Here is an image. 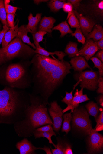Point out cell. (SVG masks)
<instances>
[{"label": "cell", "instance_id": "ffe728a7", "mask_svg": "<svg viewBox=\"0 0 103 154\" xmlns=\"http://www.w3.org/2000/svg\"><path fill=\"white\" fill-rule=\"evenodd\" d=\"M52 30L59 31L61 34L60 38L63 37L68 34H72L73 32V31L70 29L66 21H63L53 27Z\"/></svg>", "mask_w": 103, "mask_h": 154}, {"label": "cell", "instance_id": "816d5d0a", "mask_svg": "<svg viewBox=\"0 0 103 154\" xmlns=\"http://www.w3.org/2000/svg\"><path fill=\"white\" fill-rule=\"evenodd\" d=\"M1 29V24H0V30Z\"/></svg>", "mask_w": 103, "mask_h": 154}, {"label": "cell", "instance_id": "f1b7e54d", "mask_svg": "<svg viewBox=\"0 0 103 154\" xmlns=\"http://www.w3.org/2000/svg\"><path fill=\"white\" fill-rule=\"evenodd\" d=\"M0 20L4 25L8 26L7 20V13L5 7L4 2L3 0H0Z\"/></svg>", "mask_w": 103, "mask_h": 154}, {"label": "cell", "instance_id": "f6af8a7d", "mask_svg": "<svg viewBox=\"0 0 103 154\" xmlns=\"http://www.w3.org/2000/svg\"><path fill=\"white\" fill-rule=\"evenodd\" d=\"M90 100V99L88 98L87 94L83 95V94L80 96L79 103L86 102Z\"/></svg>", "mask_w": 103, "mask_h": 154}, {"label": "cell", "instance_id": "7dc6e473", "mask_svg": "<svg viewBox=\"0 0 103 154\" xmlns=\"http://www.w3.org/2000/svg\"><path fill=\"white\" fill-rule=\"evenodd\" d=\"M97 46L100 50H103V37L97 42Z\"/></svg>", "mask_w": 103, "mask_h": 154}, {"label": "cell", "instance_id": "74e56055", "mask_svg": "<svg viewBox=\"0 0 103 154\" xmlns=\"http://www.w3.org/2000/svg\"><path fill=\"white\" fill-rule=\"evenodd\" d=\"M81 1V0H68L67 2L70 3L73 6V9H75L74 10L77 11L80 6Z\"/></svg>", "mask_w": 103, "mask_h": 154}, {"label": "cell", "instance_id": "f35d334b", "mask_svg": "<svg viewBox=\"0 0 103 154\" xmlns=\"http://www.w3.org/2000/svg\"><path fill=\"white\" fill-rule=\"evenodd\" d=\"M98 88L97 90L98 94H103V78L99 77L98 84Z\"/></svg>", "mask_w": 103, "mask_h": 154}, {"label": "cell", "instance_id": "cb8c5ba5", "mask_svg": "<svg viewBox=\"0 0 103 154\" xmlns=\"http://www.w3.org/2000/svg\"><path fill=\"white\" fill-rule=\"evenodd\" d=\"M88 114L96 119L99 113L100 109L97 104L93 101L88 103L85 106Z\"/></svg>", "mask_w": 103, "mask_h": 154}, {"label": "cell", "instance_id": "8fae6325", "mask_svg": "<svg viewBox=\"0 0 103 154\" xmlns=\"http://www.w3.org/2000/svg\"><path fill=\"white\" fill-rule=\"evenodd\" d=\"M73 12L79 20L80 26V29L86 38L91 32L96 24L95 21L89 17L83 16L77 11L73 10Z\"/></svg>", "mask_w": 103, "mask_h": 154}, {"label": "cell", "instance_id": "836d02e7", "mask_svg": "<svg viewBox=\"0 0 103 154\" xmlns=\"http://www.w3.org/2000/svg\"><path fill=\"white\" fill-rule=\"evenodd\" d=\"M35 52L36 54L47 57H49V56L50 55L53 56L56 54L55 52H49L40 46L36 48Z\"/></svg>", "mask_w": 103, "mask_h": 154}, {"label": "cell", "instance_id": "d4e9b609", "mask_svg": "<svg viewBox=\"0 0 103 154\" xmlns=\"http://www.w3.org/2000/svg\"><path fill=\"white\" fill-rule=\"evenodd\" d=\"M66 3L65 1L51 0L48 3L47 5L52 12H56L63 8Z\"/></svg>", "mask_w": 103, "mask_h": 154}, {"label": "cell", "instance_id": "681fc988", "mask_svg": "<svg viewBox=\"0 0 103 154\" xmlns=\"http://www.w3.org/2000/svg\"><path fill=\"white\" fill-rule=\"evenodd\" d=\"M94 129L95 131L97 132L103 131V124L99 125Z\"/></svg>", "mask_w": 103, "mask_h": 154}, {"label": "cell", "instance_id": "60d3db41", "mask_svg": "<svg viewBox=\"0 0 103 154\" xmlns=\"http://www.w3.org/2000/svg\"><path fill=\"white\" fill-rule=\"evenodd\" d=\"M3 28V30L0 31V45L2 43L3 39L5 34L9 30V27L6 25H4Z\"/></svg>", "mask_w": 103, "mask_h": 154}, {"label": "cell", "instance_id": "bcb514c9", "mask_svg": "<svg viewBox=\"0 0 103 154\" xmlns=\"http://www.w3.org/2000/svg\"><path fill=\"white\" fill-rule=\"evenodd\" d=\"M39 150H42L45 151L47 154H52L50 148L46 146H44L43 148L40 147Z\"/></svg>", "mask_w": 103, "mask_h": 154}, {"label": "cell", "instance_id": "30bf717a", "mask_svg": "<svg viewBox=\"0 0 103 154\" xmlns=\"http://www.w3.org/2000/svg\"><path fill=\"white\" fill-rule=\"evenodd\" d=\"M99 50L97 42L94 41L92 39H86L85 44L79 51L76 57L81 56L84 57L86 60L88 61Z\"/></svg>", "mask_w": 103, "mask_h": 154}, {"label": "cell", "instance_id": "7a4b0ae2", "mask_svg": "<svg viewBox=\"0 0 103 154\" xmlns=\"http://www.w3.org/2000/svg\"><path fill=\"white\" fill-rule=\"evenodd\" d=\"M30 104V93L5 86L0 90V124L13 125L23 119Z\"/></svg>", "mask_w": 103, "mask_h": 154}, {"label": "cell", "instance_id": "8992f818", "mask_svg": "<svg viewBox=\"0 0 103 154\" xmlns=\"http://www.w3.org/2000/svg\"><path fill=\"white\" fill-rule=\"evenodd\" d=\"M72 118V129L88 135L93 130L92 122L86 109L82 106L76 108Z\"/></svg>", "mask_w": 103, "mask_h": 154}, {"label": "cell", "instance_id": "9a60e30c", "mask_svg": "<svg viewBox=\"0 0 103 154\" xmlns=\"http://www.w3.org/2000/svg\"><path fill=\"white\" fill-rule=\"evenodd\" d=\"M56 20L53 17H44L42 19L39 24L38 31L46 32L51 34Z\"/></svg>", "mask_w": 103, "mask_h": 154}, {"label": "cell", "instance_id": "603a6c76", "mask_svg": "<svg viewBox=\"0 0 103 154\" xmlns=\"http://www.w3.org/2000/svg\"><path fill=\"white\" fill-rule=\"evenodd\" d=\"M79 51L78 44L69 42L66 47L65 53L68 56L69 58H72L76 57Z\"/></svg>", "mask_w": 103, "mask_h": 154}, {"label": "cell", "instance_id": "ee69618b", "mask_svg": "<svg viewBox=\"0 0 103 154\" xmlns=\"http://www.w3.org/2000/svg\"><path fill=\"white\" fill-rule=\"evenodd\" d=\"M96 57L103 63V50H100L95 54Z\"/></svg>", "mask_w": 103, "mask_h": 154}, {"label": "cell", "instance_id": "484cf974", "mask_svg": "<svg viewBox=\"0 0 103 154\" xmlns=\"http://www.w3.org/2000/svg\"><path fill=\"white\" fill-rule=\"evenodd\" d=\"M64 121L62 129V132H66V134H68L70 131L71 128L70 122L72 118L71 113H67L63 116Z\"/></svg>", "mask_w": 103, "mask_h": 154}, {"label": "cell", "instance_id": "e0dca14e", "mask_svg": "<svg viewBox=\"0 0 103 154\" xmlns=\"http://www.w3.org/2000/svg\"><path fill=\"white\" fill-rule=\"evenodd\" d=\"M83 88H81L79 91L78 89L76 90L70 105L63 110V113L69 110H71V113H72L74 109L79 106L80 96L83 94Z\"/></svg>", "mask_w": 103, "mask_h": 154}, {"label": "cell", "instance_id": "3957f363", "mask_svg": "<svg viewBox=\"0 0 103 154\" xmlns=\"http://www.w3.org/2000/svg\"><path fill=\"white\" fill-rule=\"evenodd\" d=\"M30 104L26 108L24 118L13 125L14 131L20 137L28 138L33 136L37 128L48 124H53L47 106L41 97L30 93Z\"/></svg>", "mask_w": 103, "mask_h": 154}, {"label": "cell", "instance_id": "83f0119b", "mask_svg": "<svg viewBox=\"0 0 103 154\" xmlns=\"http://www.w3.org/2000/svg\"><path fill=\"white\" fill-rule=\"evenodd\" d=\"M47 33L46 32L38 31L36 33L32 34L34 44L36 48L40 46L39 44L40 42L43 41V37Z\"/></svg>", "mask_w": 103, "mask_h": 154}, {"label": "cell", "instance_id": "d6986e66", "mask_svg": "<svg viewBox=\"0 0 103 154\" xmlns=\"http://www.w3.org/2000/svg\"><path fill=\"white\" fill-rule=\"evenodd\" d=\"M93 30L87 36L86 39H92L95 42H97L103 37V29L99 24L95 25Z\"/></svg>", "mask_w": 103, "mask_h": 154}, {"label": "cell", "instance_id": "b9f144b4", "mask_svg": "<svg viewBox=\"0 0 103 154\" xmlns=\"http://www.w3.org/2000/svg\"><path fill=\"white\" fill-rule=\"evenodd\" d=\"M72 146L69 143L66 142L64 149V154H73Z\"/></svg>", "mask_w": 103, "mask_h": 154}, {"label": "cell", "instance_id": "e575fe53", "mask_svg": "<svg viewBox=\"0 0 103 154\" xmlns=\"http://www.w3.org/2000/svg\"><path fill=\"white\" fill-rule=\"evenodd\" d=\"M73 98V91H71L70 93L66 92V96L63 98L62 102L67 104V106H69L70 105Z\"/></svg>", "mask_w": 103, "mask_h": 154}, {"label": "cell", "instance_id": "7bdbcfd3", "mask_svg": "<svg viewBox=\"0 0 103 154\" xmlns=\"http://www.w3.org/2000/svg\"><path fill=\"white\" fill-rule=\"evenodd\" d=\"M96 122V125L95 128H96L98 125L103 124V111L102 110L100 114L97 116L95 119Z\"/></svg>", "mask_w": 103, "mask_h": 154}, {"label": "cell", "instance_id": "ba28073f", "mask_svg": "<svg viewBox=\"0 0 103 154\" xmlns=\"http://www.w3.org/2000/svg\"><path fill=\"white\" fill-rule=\"evenodd\" d=\"M87 154H101L103 151V136L93 129L86 139Z\"/></svg>", "mask_w": 103, "mask_h": 154}, {"label": "cell", "instance_id": "4fadbf2b", "mask_svg": "<svg viewBox=\"0 0 103 154\" xmlns=\"http://www.w3.org/2000/svg\"><path fill=\"white\" fill-rule=\"evenodd\" d=\"M70 63L76 72H82L87 68L91 69L84 57L81 56L72 58Z\"/></svg>", "mask_w": 103, "mask_h": 154}, {"label": "cell", "instance_id": "f546056e", "mask_svg": "<svg viewBox=\"0 0 103 154\" xmlns=\"http://www.w3.org/2000/svg\"><path fill=\"white\" fill-rule=\"evenodd\" d=\"M68 22L71 28L80 29L79 20L75 15L74 12L69 17Z\"/></svg>", "mask_w": 103, "mask_h": 154}, {"label": "cell", "instance_id": "ab89813d", "mask_svg": "<svg viewBox=\"0 0 103 154\" xmlns=\"http://www.w3.org/2000/svg\"><path fill=\"white\" fill-rule=\"evenodd\" d=\"M63 11L65 12L70 13L73 10V7L72 4L69 2L66 3L63 8Z\"/></svg>", "mask_w": 103, "mask_h": 154}, {"label": "cell", "instance_id": "5b68a950", "mask_svg": "<svg viewBox=\"0 0 103 154\" xmlns=\"http://www.w3.org/2000/svg\"><path fill=\"white\" fill-rule=\"evenodd\" d=\"M36 54L35 50L16 37L5 48H0V65L15 59L29 60Z\"/></svg>", "mask_w": 103, "mask_h": 154}, {"label": "cell", "instance_id": "8d00e7d4", "mask_svg": "<svg viewBox=\"0 0 103 154\" xmlns=\"http://www.w3.org/2000/svg\"><path fill=\"white\" fill-rule=\"evenodd\" d=\"M35 130L42 132H50L54 131L52 125L51 124H48L43 126L37 128Z\"/></svg>", "mask_w": 103, "mask_h": 154}, {"label": "cell", "instance_id": "4316f807", "mask_svg": "<svg viewBox=\"0 0 103 154\" xmlns=\"http://www.w3.org/2000/svg\"><path fill=\"white\" fill-rule=\"evenodd\" d=\"M57 144L56 148L53 149L50 146L52 154H64L65 142L62 140L60 137H56Z\"/></svg>", "mask_w": 103, "mask_h": 154}, {"label": "cell", "instance_id": "d6a6232c", "mask_svg": "<svg viewBox=\"0 0 103 154\" xmlns=\"http://www.w3.org/2000/svg\"><path fill=\"white\" fill-rule=\"evenodd\" d=\"M5 7L7 14L10 13L13 14L14 15H17L16 12L18 9L20 8L14 7L9 5L10 2V0H5L4 1Z\"/></svg>", "mask_w": 103, "mask_h": 154}, {"label": "cell", "instance_id": "44dd1931", "mask_svg": "<svg viewBox=\"0 0 103 154\" xmlns=\"http://www.w3.org/2000/svg\"><path fill=\"white\" fill-rule=\"evenodd\" d=\"M33 136L35 139L40 138L41 137L46 138L48 139L49 143L52 144L54 147L56 148V145L52 141L51 137L53 136H56V135L54 131L50 132H42L35 130Z\"/></svg>", "mask_w": 103, "mask_h": 154}, {"label": "cell", "instance_id": "9c48e42d", "mask_svg": "<svg viewBox=\"0 0 103 154\" xmlns=\"http://www.w3.org/2000/svg\"><path fill=\"white\" fill-rule=\"evenodd\" d=\"M63 109L59 105L56 101L51 102L48 109V112L53 122L52 125L53 130L58 132L61 129L63 122Z\"/></svg>", "mask_w": 103, "mask_h": 154}, {"label": "cell", "instance_id": "277c9868", "mask_svg": "<svg viewBox=\"0 0 103 154\" xmlns=\"http://www.w3.org/2000/svg\"><path fill=\"white\" fill-rule=\"evenodd\" d=\"M31 65L28 61L9 65L0 73L2 83L5 86L21 90L30 87L32 79L29 68Z\"/></svg>", "mask_w": 103, "mask_h": 154}, {"label": "cell", "instance_id": "f907efd6", "mask_svg": "<svg viewBox=\"0 0 103 154\" xmlns=\"http://www.w3.org/2000/svg\"><path fill=\"white\" fill-rule=\"evenodd\" d=\"M48 1H47V0H35V1H34V3L38 5L41 3L46 2Z\"/></svg>", "mask_w": 103, "mask_h": 154}, {"label": "cell", "instance_id": "7402d4cb", "mask_svg": "<svg viewBox=\"0 0 103 154\" xmlns=\"http://www.w3.org/2000/svg\"><path fill=\"white\" fill-rule=\"evenodd\" d=\"M91 4L89 7L90 10L95 15L103 17V1H94Z\"/></svg>", "mask_w": 103, "mask_h": 154}, {"label": "cell", "instance_id": "6da1fadb", "mask_svg": "<svg viewBox=\"0 0 103 154\" xmlns=\"http://www.w3.org/2000/svg\"><path fill=\"white\" fill-rule=\"evenodd\" d=\"M52 57L53 58L36 54L31 61L34 84L31 94L39 95L46 106H50L49 98L62 85L72 69L68 62L61 61Z\"/></svg>", "mask_w": 103, "mask_h": 154}, {"label": "cell", "instance_id": "5bb4252c", "mask_svg": "<svg viewBox=\"0 0 103 154\" xmlns=\"http://www.w3.org/2000/svg\"><path fill=\"white\" fill-rule=\"evenodd\" d=\"M42 15V13H38L34 17L32 13L29 14L28 17V23L27 25H26L28 32L33 34L38 31L37 26L41 20Z\"/></svg>", "mask_w": 103, "mask_h": 154}, {"label": "cell", "instance_id": "4dcf8cb0", "mask_svg": "<svg viewBox=\"0 0 103 154\" xmlns=\"http://www.w3.org/2000/svg\"><path fill=\"white\" fill-rule=\"evenodd\" d=\"M94 64V68H96L99 70V77L103 76V64L99 59L96 57H92L90 59Z\"/></svg>", "mask_w": 103, "mask_h": 154}, {"label": "cell", "instance_id": "ac0fdd59", "mask_svg": "<svg viewBox=\"0 0 103 154\" xmlns=\"http://www.w3.org/2000/svg\"><path fill=\"white\" fill-rule=\"evenodd\" d=\"M28 33V32L26 29V25H23L19 27L17 37L21 39L24 43L27 44L36 50V47L34 44L31 43L30 40L31 38L27 35Z\"/></svg>", "mask_w": 103, "mask_h": 154}, {"label": "cell", "instance_id": "c3c4849f", "mask_svg": "<svg viewBox=\"0 0 103 154\" xmlns=\"http://www.w3.org/2000/svg\"><path fill=\"white\" fill-rule=\"evenodd\" d=\"M98 100V102L101 106L103 108V95H100L96 99Z\"/></svg>", "mask_w": 103, "mask_h": 154}, {"label": "cell", "instance_id": "7c38bea8", "mask_svg": "<svg viewBox=\"0 0 103 154\" xmlns=\"http://www.w3.org/2000/svg\"><path fill=\"white\" fill-rule=\"evenodd\" d=\"M16 146L20 154H36L35 151L39 150L40 148L34 146L27 138H24L22 140L17 142Z\"/></svg>", "mask_w": 103, "mask_h": 154}, {"label": "cell", "instance_id": "52a82bcc", "mask_svg": "<svg viewBox=\"0 0 103 154\" xmlns=\"http://www.w3.org/2000/svg\"><path fill=\"white\" fill-rule=\"evenodd\" d=\"M75 80L78 82L75 87L80 83L81 88L94 91L98 88V80L99 78V72L94 71L92 69L77 73L73 75Z\"/></svg>", "mask_w": 103, "mask_h": 154}, {"label": "cell", "instance_id": "d590c367", "mask_svg": "<svg viewBox=\"0 0 103 154\" xmlns=\"http://www.w3.org/2000/svg\"><path fill=\"white\" fill-rule=\"evenodd\" d=\"M15 15L13 14H7V20L8 25L10 28L13 27L14 26V20L15 17Z\"/></svg>", "mask_w": 103, "mask_h": 154}, {"label": "cell", "instance_id": "1f68e13d", "mask_svg": "<svg viewBox=\"0 0 103 154\" xmlns=\"http://www.w3.org/2000/svg\"><path fill=\"white\" fill-rule=\"evenodd\" d=\"M71 35L75 37L77 39L79 43L84 45L86 42V38L83 35L80 29H76L74 33L71 34Z\"/></svg>", "mask_w": 103, "mask_h": 154}, {"label": "cell", "instance_id": "2e32d148", "mask_svg": "<svg viewBox=\"0 0 103 154\" xmlns=\"http://www.w3.org/2000/svg\"><path fill=\"white\" fill-rule=\"evenodd\" d=\"M19 22L18 21L17 24L14 27L9 28V30L5 34L2 43V48H5L14 38L17 37Z\"/></svg>", "mask_w": 103, "mask_h": 154}]
</instances>
